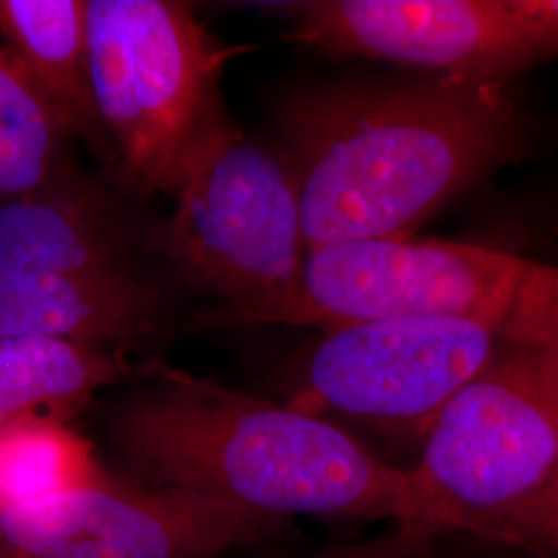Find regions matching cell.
Here are the masks:
<instances>
[{"mask_svg": "<svg viewBox=\"0 0 558 558\" xmlns=\"http://www.w3.org/2000/svg\"><path fill=\"white\" fill-rule=\"evenodd\" d=\"M294 519L126 478L0 511V558H221L286 538Z\"/></svg>", "mask_w": 558, "mask_h": 558, "instance_id": "cell-9", "label": "cell"}, {"mask_svg": "<svg viewBox=\"0 0 558 558\" xmlns=\"http://www.w3.org/2000/svg\"><path fill=\"white\" fill-rule=\"evenodd\" d=\"M278 133L306 248L410 236L525 141L507 83L445 75L300 92L279 106Z\"/></svg>", "mask_w": 558, "mask_h": 558, "instance_id": "cell-2", "label": "cell"}, {"mask_svg": "<svg viewBox=\"0 0 558 558\" xmlns=\"http://www.w3.org/2000/svg\"><path fill=\"white\" fill-rule=\"evenodd\" d=\"M532 260L482 244L410 236L308 248L296 290L267 325L323 333L377 320L507 317Z\"/></svg>", "mask_w": 558, "mask_h": 558, "instance_id": "cell-6", "label": "cell"}, {"mask_svg": "<svg viewBox=\"0 0 558 558\" xmlns=\"http://www.w3.org/2000/svg\"><path fill=\"white\" fill-rule=\"evenodd\" d=\"M166 292L135 255L77 253L0 271V338L44 336L124 359L158 336Z\"/></svg>", "mask_w": 558, "mask_h": 558, "instance_id": "cell-10", "label": "cell"}, {"mask_svg": "<svg viewBox=\"0 0 558 558\" xmlns=\"http://www.w3.org/2000/svg\"><path fill=\"white\" fill-rule=\"evenodd\" d=\"M140 375L108 418L122 478L265 515L393 519L435 534L410 470L333 420L160 360Z\"/></svg>", "mask_w": 558, "mask_h": 558, "instance_id": "cell-1", "label": "cell"}, {"mask_svg": "<svg viewBox=\"0 0 558 558\" xmlns=\"http://www.w3.org/2000/svg\"><path fill=\"white\" fill-rule=\"evenodd\" d=\"M64 131L0 41V203L20 199L62 174Z\"/></svg>", "mask_w": 558, "mask_h": 558, "instance_id": "cell-14", "label": "cell"}, {"mask_svg": "<svg viewBox=\"0 0 558 558\" xmlns=\"http://www.w3.org/2000/svg\"><path fill=\"white\" fill-rule=\"evenodd\" d=\"M108 478L89 440L66 424L21 426L0 435V511L57 499Z\"/></svg>", "mask_w": 558, "mask_h": 558, "instance_id": "cell-13", "label": "cell"}, {"mask_svg": "<svg viewBox=\"0 0 558 558\" xmlns=\"http://www.w3.org/2000/svg\"><path fill=\"white\" fill-rule=\"evenodd\" d=\"M0 41L64 135L100 129L92 87L89 0H0Z\"/></svg>", "mask_w": 558, "mask_h": 558, "instance_id": "cell-11", "label": "cell"}, {"mask_svg": "<svg viewBox=\"0 0 558 558\" xmlns=\"http://www.w3.org/2000/svg\"><path fill=\"white\" fill-rule=\"evenodd\" d=\"M408 470L435 534L534 553L558 484V296L548 265L532 260L497 354L442 408Z\"/></svg>", "mask_w": 558, "mask_h": 558, "instance_id": "cell-3", "label": "cell"}, {"mask_svg": "<svg viewBox=\"0 0 558 558\" xmlns=\"http://www.w3.org/2000/svg\"><path fill=\"white\" fill-rule=\"evenodd\" d=\"M131 371L126 360L69 339L0 338V435L36 424L69 426L100 389Z\"/></svg>", "mask_w": 558, "mask_h": 558, "instance_id": "cell-12", "label": "cell"}, {"mask_svg": "<svg viewBox=\"0 0 558 558\" xmlns=\"http://www.w3.org/2000/svg\"><path fill=\"white\" fill-rule=\"evenodd\" d=\"M92 87L120 179L174 197L195 151L228 117L220 80L244 48L216 40L186 2L89 0Z\"/></svg>", "mask_w": 558, "mask_h": 558, "instance_id": "cell-5", "label": "cell"}, {"mask_svg": "<svg viewBox=\"0 0 558 558\" xmlns=\"http://www.w3.org/2000/svg\"><path fill=\"white\" fill-rule=\"evenodd\" d=\"M550 279H553V286H555L558 296V267H550ZM532 557L558 558V484L555 497L550 500L548 511L539 525L538 538L534 544Z\"/></svg>", "mask_w": 558, "mask_h": 558, "instance_id": "cell-15", "label": "cell"}, {"mask_svg": "<svg viewBox=\"0 0 558 558\" xmlns=\"http://www.w3.org/2000/svg\"><path fill=\"white\" fill-rule=\"evenodd\" d=\"M283 9L288 40L445 77L507 83L558 57V0H311Z\"/></svg>", "mask_w": 558, "mask_h": 558, "instance_id": "cell-8", "label": "cell"}, {"mask_svg": "<svg viewBox=\"0 0 558 558\" xmlns=\"http://www.w3.org/2000/svg\"><path fill=\"white\" fill-rule=\"evenodd\" d=\"M172 199L168 260L211 300L195 327L267 325L294 294L308 253L296 182L278 147L226 120L195 151Z\"/></svg>", "mask_w": 558, "mask_h": 558, "instance_id": "cell-4", "label": "cell"}, {"mask_svg": "<svg viewBox=\"0 0 558 558\" xmlns=\"http://www.w3.org/2000/svg\"><path fill=\"white\" fill-rule=\"evenodd\" d=\"M509 317H416L327 331L290 403L422 440L497 354Z\"/></svg>", "mask_w": 558, "mask_h": 558, "instance_id": "cell-7", "label": "cell"}]
</instances>
